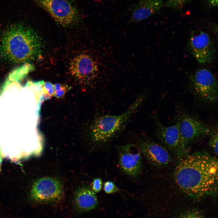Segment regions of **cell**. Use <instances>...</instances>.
<instances>
[{
	"instance_id": "obj_2",
	"label": "cell",
	"mask_w": 218,
	"mask_h": 218,
	"mask_svg": "<svg viewBox=\"0 0 218 218\" xmlns=\"http://www.w3.org/2000/svg\"><path fill=\"white\" fill-rule=\"evenodd\" d=\"M44 48L43 41L37 33L21 22L9 26L0 40V55L13 64L29 63L39 58Z\"/></svg>"
},
{
	"instance_id": "obj_5",
	"label": "cell",
	"mask_w": 218,
	"mask_h": 218,
	"mask_svg": "<svg viewBox=\"0 0 218 218\" xmlns=\"http://www.w3.org/2000/svg\"><path fill=\"white\" fill-rule=\"evenodd\" d=\"M32 0L63 27L73 25L79 20V12L71 0Z\"/></svg>"
},
{
	"instance_id": "obj_17",
	"label": "cell",
	"mask_w": 218,
	"mask_h": 218,
	"mask_svg": "<svg viewBox=\"0 0 218 218\" xmlns=\"http://www.w3.org/2000/svg\"><path fill=\"white\" fill-rule=\"evenodd\" d=\"M191 0H166L165 5L170 8L175 10L182 8Z\"/></svg>"
},
{
	"instance_id": "obj_11",
	"label": "cell",
	"mask_w": 218,
	"mask_h": 218,
	"mask_svg": "<svg viewBox=\"0 0 218 218\" xmlns=\"http://www.w3.org/2000/svg\"><path fill=\"white\" fill-rule=\"evenodd\" d=\"M139 147L147 161L156 167H164L172 162L171 154L160 144L147 139L141 141Z\"/></svg>"
},
{
	"instance_id": "obj_10",
	"label": "cell",
	"mask_w": 218,
	"mask_h": 218,
	"mask_svg": "<svg viewBox=\"0 0 218 218\" xmlns=\"http://www.w3.org/2000/svg\"><path fill=\"white\" fill-rule=\"evenodd\" d=\"M141 152L139 147L130 143L119 148V163L122 170L132 177L137 176L142 168Z\"/></svg>"
},
{
	"instance_id": "obj_1",
	"label": "cell",
	"mask_w": 218,
	"mask_h": 218,
	"mask_svg": "<svg viewBox=\"0 0 218 218\" xmlns=\"http://www.w3.org/2000/svg\"><path fill=\"white\" fill-rule=\"evenodd\" d=\"M174 173L177 186L195 200L215 196L218 190V160L204 151L189 154L179 160Z\"/></svg>"
},
{
	"instance_id": "obj_22",
	"label": "cell",
	"mask_w": 218,
	"mask_h": 218,
	"mask_svg": "<svg viewBox=\"0 0 218 218\" xmlns=\"http://www.w3.org/2000/svg\"><path fill=\"white\" fill-rule=\"evenodd\" d=\"M209 5L211 7H215L218 5V0H207Z\"/></svg>"
},
{
	"instance_id": "obj_3",
	"label": "cell",
	"mask_w": 218,
	"mask_h": 218,
	"mask_svg": "<svg viewBox=\"0 0 218 218\" xmlns=\"http://www.w3.org/2000/svg\"><path fill=\"white\" fill-rule=\"evenodd\" d=\"M144 97L143 94L139 95L130 107L120 115L104 116L96 119L91 127L94 140L104 143L116 136L142 104Z\"/></svg>"
},
{
	"instance_id": "obj_4",
	"label": "cell",
	"mask_w": 218,
	"mask_h": 218,
	"mask_svg": "<svg viewBox=\"0 0 218 218\" xmlns=\"http://www.w3.org/2000/svg\"><path fill=\"white\" fill-rule=\"evenodd\" d=\"M189 88L195 98L204 104L213 105L217 101V81L207 69H198L190 75Z\"/></svg>"
},
{
	"instance_id": "obj_20",
	"label": "cell",
	"mask_w": 218,
	"mask_h": 218,
	"mask_svg": "<svg viewBox=\"0 0 218 218\" xmlns=\"http://www.w3.org/2000/svg\"><path fill=\"white\" fill-rule=\"evenodd\" d=\"M104 189L105 192L107 194L115 193L118 190L114 183L110 181H107L104 183Z\"/></svg>"
},
{
	"instance_id": "obj_14",
	"label": "cell",
	"mask_w": 218,
	"mask_h": 218,
	"mask_svg": "<svg viewBox=\"0 0 218 218\" xmlns=\"http://www.w3.org/2000/svg\"><path fill=\"white\" fill-rule=\"evenodd\" d=\"M74 203L75 207L80 212L90 211L98 204L95 193L87 187H81L75 192Z\"/></svg>"
},
{
	"instance_id": "obj_16",
	"label": "cell",
	"mask_w": 218,
	"mask_h": 218,
	"mask_svg": "<svg viewBox=\"0 0 218 218\" xmlns=\"http://www.w3.org/2000/svg\"><path fill=\"white\" fill-rule=\"evenodd\" d=\"M44 99H49L54 96V85L49 82H43L41 85Z\"/></svg>"
},
{
	"instance_id": "obj_12",
	"label": "cell",
	"mask_w": 218,
	"mask_h": 218,
	"mask_svg": "<svg viewBox=\"0 0 218 218\" xmlns=\"http://www.w3.org/2000/svg\"><path fill=\"white\" fill-rule=\"evenodd\" d=\"M69 70L74 77L84 81L94 78L97 75L98 70L97 62L91 56L81 54L72 60Z\"/></svg>"
},
{
	"instance_id": "obj_23",
	"label": "cell",
	"mask_w": 218,
	"mask_h": 218,
	"mask_svg": "<svg viewBox=\"0 0 218 218\" xmlns=\"http://www.w3.org/2000/svg\"><path fill=\"white\" fill-rule=\"evenodd\" d=\"M2 158L1 157V155L0 154V169L1 165V163L2 162Z\"/></svg>"
},
{
	"instance_id": "obj_21",
	"label": "cell",
	"mask_w": 218,
	"mask_h": 218,
	"mask_svg": "<svg viewBox=\"0 0 218 218\" xmlns=\"http://www.w3.org/2000/svg\"><path fill=\"white\" fill-rule=\"evenodd\" d=\"M102 184L101 179L98 178L94 179L91 184L92 190L95 193L99 192L102 189Z\"/></svg>"
},
{
	"instance_id": "obj_13",
	"label": "cell",
	"mask_w": 218,
	"mask_h": 218,
	"mask_svg": "<svg viewBox=\"0 0 218 218\" xmlns=\"http://www.w3.org/2000/svg\"><path fill=\"white\" fill-rule=\"evenodd\" d=\"M164 0H138L132 7L130 21L138 22L159 12L163 7Z\"/></svg>"
},
{
	"instance_id": "obj_6",
	"label": "cell",
	"mask_w": 218,
	"mask_h": 218,
	"mask_svg": "<svg viewBox=\"0 0 218 218\" xmlns=\"http://www.w3.org/2000/svg\"><path fill=\"white\" fill-rule=\"evenodd\" d=\"M155 134L164 146L178 160L189 154V149L185 145L181 137L178 120L174 125L166 126L157 118L156 120Z\"/></svg>"
},
{
	"instance_id": "obj_18",
	"label": "cell",
	"mask_w": 218,
	"mask_h": 218,
	"mask_svg": "<svg viewBox=\"0 0 218 218\" xmlns=\"http://www.w3.org/2000/svg\"><path fill=\"white\" fill-rule=\"evenodd\" d=\"M54 96L57 98L63 97L70 89L68 85L59 83L54 85Z\"/></svg>"
},
{
	"instance_id": "obj_19",
	"label": "cell",
	"mask_w": 218,
	"mask_h": 218,
	"mask_svg": "<svg viewBox=\"0 0 218 218\" xmlns=\"http://www.w3.org/2000/svg\"><path fill=\"white\" fill-rule=\"evenodd\" d=\"M177 218H205L203 214L196 210H191L180 214Z\"/></svg>"
},
{
	"instance_id": "obj_8",
	"label": "cell",
	"mask_w": 218,
	"mask_h": 218,
	"mask_svg": "<svg viewBox=\"0 0 218 218\" xmlns=\"http://www.w3.org/2000/svg\"><path fill=\"white\" fill-rule=\"evenodd\" d=\"M178 121L181 137L188 148L191 144L201 141L209 136L211 127L199 119L185 114Z\"/></svg>"
},
{
	"instance_id": "obj_7",
	"label": "cell",
	"mask_w": 218,
	"mask_h": 218,
	"mask_svg": "<svg viewBox=\"0 0 218 218\" xmlns=\"http://www.w3.org/2000/svg\"><path fill=\"white\" fill-rule=\"evenodd\" d=\"M187 48L199 63H211L216 54V44L208 33L200 30L192 31L188 41Z\"/></svg>"
},
{
	"instance_id": "obj_15",
	"label": "cell",
	"mask_w": 218,
	"mask_h": 218,
	"mask_svg": "<svg viewBox=\"0 0 218 218\" xmlns=\"http://www.w3.org/2000/svg\"><path fill=\"white\" fill-rule=\"evenodd\" d=\"M218 127L216 125L211 129L209 135V145L216 156L218 155Z\"/></svg>"
},
{
	"instance_id": "obj_9",
	"label": "cell",
	"mask_w": 218,
	"mask_h": 218,
	"mask_svg": "<svg viewBox=\"0 0 218 218\" xmlns=\"http://www.w3.org/2000/svg\"><path fill=\"white\" fill-rule=\"evenodd\" d=\"M63 196V187L60 181L49 177L42 178L35 181L30 193L31 199L38 202L58 201Z\"/></svg>"
}]
</instances>
